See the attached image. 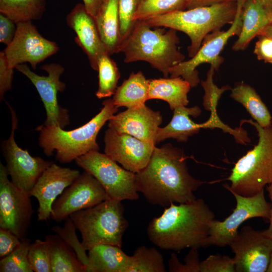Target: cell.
Masks as SVG:
<instances>
[{"label":"cell","instance_id":"37","mask_svg":"<svg viewBox=\"0 0 272 272\" xmlns=\"http://www.w3.org/2000/svg\"><path fill=\"white\" fill-rule=\"evenodd\" d=\"M215 71L214 67L210 65L206 80L200 82L201 85L205 91L203 106L205 109L210 112L217 111L218 101L222 94L225 91L231 89V87L228 85L219 88L214 84L213 76Z\"/></svg>","mask_w":272,"mask_h":272},{"label":"cell","instance_id":"40","mask_svg":"<svg viewBox=\"0 0 272 272\" xmlns=\"http://www.w3.org/2000/svg\"><path fill=\"white\" fill-rule=\"evenodd\" d=\"M14 69L8 62L4 51L0 52V97L3 99L6 92L12 87Z\"/></svg>","mask_w":272,"mask_h":272},{"label":"cell","instance_id":"9","mask_svg":"<svg viewBox=\"0 0 272 272\" xmlns=\"http://www.w3.org/2000/svg\"><path fill=\"white\" fill-rule=\"evenodd\" d=\"M245 0H237V11L234 21L226 31L221 30L211 32L204 38L196 53L190 59L184 60L169 70L171 78L181 77L187 81L191 88L195 87L200 81L196 68L202 63H208L218 71L224 61L220 55L221 51L229 39L240 34L242 28V11Z\"/></svg>","mask_w":272,"mask_h":272},{"label":"cell","instance_id":"43","mask_svg":"<svg viewBox=\"0 0 272 272\" xmlns=\"http://www.w3.org/2000/svg\"><path fill=\"white\" fill-rule=\"evenodd\" d=\"M17 31V24L5 15L0 14V42L6 46L13 40Z\"/></svg>","mask_w":272,"mask_h":272},{"label":"cell","instance_id":"41","mask_svg":"<svg viewBox=\"0 0 272 272\" xmlns=\"http://www.w3.org/2000/svg\"><path fill=\"white\" fill-rule=\"evenodd\" d=\"M22 240L11 230L0 227V257L3 258L13 252Z\"/></svg>","mask_w":272,"mask_h":272},{"label":"cell","instance_id":"45","mask_svg":"<svg viewBox=\"0 0 272 272\" xmlns=\"http://www.w3.org/2000/svg\"><path fill=\"white\" fill-rule=\"evenodd\" d=\"M87 11L95 17L97 14L103 0H83Z\"/></svg>","mask_w":272,"mask_h":272},{"label":"cell","instance_id":"21","mask_svg":"<svg viewBox=\"0 0 272 272\" xmlns=\"http://www.w3.org/2000/svg\"><path fill=\"white\" fill-rule=\"evenodd\" d=\"M272 23V11L256 0H245L242 11V28L232 46L234 51L245 49L250 41Z\"/></svg>","mask_w":272,"mask_h":272},{"label":"cell","instance_id":"25","mask_svg":"<svg viewBox=\"0 0 272 272\" xmlns=\"http://www.w3.org/2000/svg\"><path fill=\"white\" fill-rule=\"evenodd\" d=\"M149 100L165 101L171 110L188 104L187 94L191 87L181 77L149 79Z\"/></svg>","mask_w":272,"mask_h":272},{"label":"cell","instance_id":"4","mask_svg":"<svg viewBox=\"0 0 272 272\" xmlns=\"http://www.w3.org/2000/svg\"><path fill=\"white\" fill-rule=\"evenodd\" d=\"M102 105L97 115L77 128L65 130L57 126L43 124L38 126L36 130L39 131V145L45 155L50 157L55 150L56 160L61 163H66L88 152L98 151L99 147L96 142L98 133L118 110L110 98L104 100Z\"/></svg>","mask_w":272,"mask_h":272},{"label":"cell","instance_id":"39","mask_svg":"<svg viewBox=\"0 0 272 272\" xmlns=\"http://www.w3.org/2000/svg\"><path fill=\"white\" fill-rule=\"evenodd\" d=\"M200 272H236L233 258L213 254L200 262Z\"/></svg>","mask_w":272,"mask_h":272},{"label":"cell","instance_id":"17","mask_svg":"<svg viewBox=\"0 0 272 272\" xmlns=\"http://www.w3.org/2000/svg\"><path fill=\"white\" fill-rule=\"evenodd\" d=\"M104 152L125 169L137 173L149 162L155 145L108 128L105 132Z\"/></svg>","mask_w":272,"mask_h":272},{"label":"cell","instance_id":"24","mask_svg":"<svg viewBox=\"0 0 272 272\" xmlns=\"http://www.w3.org/2000/svg\"><path fill=\"white\" fill-rule=\"evenodd\" d=\"M94 19L108 53H118L120 43L118 0H103Z\"/></svg>","mask_w":272,"mask_h":272},{"label":"cell","instance_id":"49","mask_svg":"<svg viewBox=\"0 0 272 272\" xmlns=\"http://www.w3.org/2000/svg\"><path fill=\"white\" fill-rule=\"evenodd\" d=\"M266 272H272V251L271 252L269 262L267 269L266 270Z\"/></svg>","mask_w":272,"mask_h":272},{"label":"cell","instance_id":"36","mask_svg":"<svg viewBox=\"0 0 272 272\" xmlns=\"http://www.w3.org/2000/svg\"><path fill=\"white\" fill-rule=\"evenodd\" d=\"M28 258L33 271L51 272L48 243L45 239H37L31 244Z\"/></svg>","mask_w":272,"mask_h":272},{"label":"cell","instance_id":"48","mask_svg":"<svg viewBox=\"0 0 272 272\" xmlns=\"http://www.w3.org/2000/svg\"><path fill=\"white\" fill-rule=\"evenodd\" d=\"M261 35L272 38V23L265 28L259 34V35Z\"/></svg>","mask_w":272,"mask_h":272},{"label":"cell","instance_id":"1","mask_svg":"<svg viewBox=\"0 0 272 272\" xmlns=\"http://www.w3.org/2000/svg\"><path fill=\"white\" fill-rule=\"evenodd\" d=\"M183 150L168 143L155 147L149 162L136 173V185L151 205L167 207L196 199L194 194L205 182L188 172Z\"/></svg>","mask_w":272,"mask_h":272},{"label":"cell","instance_id":"15","mask_svg":"<svg viewBox=\"0 0 272 272\" xmlns=\"http://www.w3.org/2000/svg\"><path fill=\"white\" fill-rule=\"evenodd\" d=\"M107 198L99 182L84 171L53 202L50 218L60 222L73 213L95 206Z\"/></svg>","mask_w":272,"mask_h":272},{"label":"cell","instance_id":"12","mask_svg":"<svg viewBox=\"0 0 272 272\" xmlns=\"http://www.w3.org/2000/svg\"><path fill=\"white\" fill-rule=\"evenodd\" d=\"M12 117V128L9 138L2 145L6 168L11 181L19 188L29 192L44 170L53 163L39 157H33L27 150L19 147L15 139L18 120L13 107L7 103Z\"/></svg>","mask_w":272,"mask_h":272},{"label":"cell","instance_id":"32","mask_svg":"<svg viewBox=\"0 0 272 272\" xmlns=\"http://www.w3.org/2000/svg\"><path fill=\"white\" fill-rule=\"evenodd\" d=\"M187 0H141L134 21L145 20L171 12L185 10Z\"/></svg>","mask_w":272,"mask_h":272},{"label":"cell","instance_id":"19","mask_svg":"<svg viewBox=\"0 0 272 272\" xmlns=\"http://www.w3.org/2000/svg\"><path fill=\"white\" fill-rule=\"evenodd\" d=\"M162 122L160 112L145 105L127 108L113 115L108 120V127L155 146L158 130Z\"/></svg>","mask_w":272,"mask_h":272},{"label":"cell","instance_id":"31","mask_svg":"<svg viewBox=\"0 0 272 272\" xmlns=\"http://www.w3.org/2000/svg\"><path fill=\"white\" fill-rule=\"evenodd\" d=\"M166 267L161 253L154 247L139 246L133 254L126 272H165Z\"/></svg>","mask_w":272,"mask_h":272},{"label":"cell","instance_id":"7","mask_svg":"<svg viewBox=\"0 0 272 272\" xmlns=\"http://www.w3.org/2000/svg\"><path fill=\"white\" fill-rule=\"evenodd\" d=\"M69 217L80 232L81 243L86 251L99 244L121 247L128 222L121 201L108 198Z\"/></svg>","mask_w":272,"mask_h":272},{"label":"cell","instance_id":"27","mask_svg":"<svg viewBox=\"0 0 272 272\" xmlns=\"http://www.w3.org/2000/svg\"><path fill=\"white\" fill-rule=\"evenodd\" d=\"M51 272H86L73 249L58 235H47Z\"/></svg>","mask_w":272,"mask_h":272},{"label":"cell","instance_id":"47","mask_svg":"<svg viewBox=\"0 0 272 272\" xmlns=\"http://www.w3.org/2000/svg\"><path fill=\"white\" fill-rule=\"evenodd\" d=\"M266 9L272 11V0H256Z\"/></svg>","mask_w":272,"mask_h":272},{"label":"cell","instance_id":"29","mask_svg":"<svg viewBox=\"0 0 272 272\" xmlns=\"http://www.w3.org/2000/svg\"><path fill=\"white\" fill-rule=\"evenodd\" d=\"M46 0H0V13L16 24L41 19Z\"/></svg>","mask_w":272,"mask_h":272},{"label":"cell","instance_id":"35","mask_svg":"<svg viewBox=\"0 0 272 272\" xmlns=\"http://www.w3.org/2000/svg\"><path fill=\"white\" fill-rule=\"evenodd\" d=\"M141 0H118L120 45L132 31L135 22L134 15Z\"/></svg>","mask_w":272,"mask_h":272},{"label":"cell","instance_id":"46","mask_svg":"<svg viewBox=\"0 0 272 272\" xmlns=\"http://www.w3.org/2000/svg\"><path fill=\"white\" fill-rule=\"evenodd\" d=\"M266 190L268 191L271 201L270 216L269 218V225L268 227L266 230L262 231V232L264 235L272 240V182L267 185Z\"/></svg>","mask_w":272,"mask_h":272},{"label":"cell","instance_id":"30","mask_svg":"<svg viewBox=\"0 0 272 272\" xmlns=\"http://www.w3.org/2000/svg\"><path fill=\"white\" fill-rule=\"evenodd\" d=\"M110 55L105 53L100 57L98 61V88L96 96L99 99L114 95L120 77L117 65Z\"/></svg>","mask_w":272,"mask_h":272},{"label":"cell","instance_id":"18","mask_svg":"<svg viewBox=\"0 0 272 272\" xmlns=\"http://www.w3.org/2000/svg\"><path fill=\"white\" fill-rule=\"evenodd\" d=\"M80 175L79 171L62 167L52 163L43 172L29 192L38 202L37 219L47 221L50 219L52 205L64 189Z\"/></svg>","mask_w":272,"mask_h":272},{"label":"cell","instance_id":"34","mask_svg":"<svg viewBox=\"0 0 272 272\" xmlns=\"http://www.w3.org/2000/svg\"><path fill=\"white\" fill-rule=\"evenodd\" d=\"M76 227L70 217L65 220L63 227L54 226L52 231L58 235L75 251L78 258L85 266L88 263V256L86 250L80 242L76 234Z\"/></svg>","mask_w":272,"mask_h":272},{"label":"cell","instance_id":"20","mask_svg":"<svg viewBox=\"0 0 272 272\" xmlns=\"http://www.w3.org/2000/svg\"><path fill=\"white\" fill-rule=\"evenodd\" d=\"M67 25L76 34V42L87 55L91 67L97 71L100 57L108 53L101 39L94 17L84 4H77L66 17Z\"/></svg>","mask_w":272,"mask_h":272},{"label":"cell","instance_id":"3","mask_svg":"<svg viewBox=\"0 0 272 272\" xmlns=\"http://www.w3.org/2000/svg\"><path fill=\"white\" fill-rule=\"evenodd\" d=\"M156 28L143 21H136L129 36L121 43L119 52L124 54L125 63L144 61L168 78L170 69L185 60L178 48L176 30Z\"/></svg>","mask_w":272,"mask_h":272},{"label":"cell","instance_id":"11","mask_svg":"<svg viewBox=\"0 0 272 272\" xmlns=\"http://www.w3.org/2000/svg\"><path fill=\"white\" fill-rule=\"evenodd\" d=\"M0 163V227L8 229L21 240L27 238L34 211L31 196L9 179Z\"/></svg>","mask_w":272,"mask_h":272},{"label":"cell","instance_id":"2","mask_svg":"<svg viewBox=\"0 0 272 272\" xmlns=\"http://www.w3.org/2000/svg\"><path fill=\"white\" fill-rule=\"evenodd\" d=\"M215 215L202 198L165 208L163 213L149 223L151 242L162 249L180 251L203 247Z\"/></svg>","mask_w":272,"mask_h":272},{"label":"cell","instance_id":"33","mask_svg":"<svg viewBox=\"0 0 272 272\" xmlns=\"http://www.w3.org/2000/svg\"><path fill=\"white\" fill-rule=\"evenodd\" d=\"M31 244V240L26 238L22 240L20 244L13 252L1 258L0 271L33 272L28 258Z\"/></svg>","mask_w":272,"mask_h":272},{"label":"cell","instance_id":"5","mask_svg":"<svg viewBox=\"0 0 272 272\" xmlns=\"http://www.w3.org/2000/svg\"><path fill=\"white\" fill-rule=\"evenodd\" d=\"M237 8L236 1L227 2L175 11L141 21L153 27L171 28L185 33L190 40L187 51L191 58L198 51L208 34L233 23Z\"/></svg>","mask_w":272,"mask_h":272},{"label":"cell","instance_id":"38","mask_svg":"<svg viewBox=\"0 0 272 272\" xmlns=\"http://www.w3.org/2000/svg\"><path fill=\"white\" fill-rule=\"evenodd\" d=\"M197 249L191 248L184 258V264L179 261L175 253H172L168 261L169 271L200 272V261Z\"/></svg>","mask_w":272,"mask_h":272},{"label":"cell","instance_id":"42","mask_svg":"<svg viewBox=\"0 0 272 272\" xmlns=\"http://www.w3.org/2000/svg\"><path fill=\"white\" fill-rule=\"evenodd\" d=\"M258 37L254 53L258 60L272 63V38L262 35Z\"/></svg>","mask_w":272,"mask_h":272},{"label":"cell","instance_id":"22","mask_svg":"<svg viewBox=\"0 0 272 272\" xmlns=\"http://www.w3.org/2000/svg\"><path fill=\"white\" fill-rule=\"evenodd\" d=\"M173 110L171 121L165 127L159 128L157 143L169 138L174 139L180 142H186L189 137L198 133L201 128H210V124L208 120L202 123H196L189 118L190 116L196 117L200 115L201 110L198 106L189 108L180 106Z\"/></svg>","mask_w":272,"mask_h":272},{"label":"cell","instance_id":"14","mask_svg":"<svg viewBox=\"0 0 272 272\" xmlns=\"http://www.w3.org/2000/svg\"><path fill=\"white\" fill-rule=\"evenodd\" d=\"M58 50L55 42L43 37L32 22L28 21L17 23L15 35L4 51L11 67L28 62L35 70L38 64Z\"/></svg>","mask_w":272,"mask_h":272},{"label":"cell","instance_id":"13","mask_svg":"<svg viewBox=\"0 0 272 272\" xmlns=\"http://www.w3.org/2000/svg\"><path fill=\"white\" fill-rule=\"evenodd\" d=\"M15 69L30 80L40 95L46 114L43 124L64 128L70 123L69 115L67 110L59 105L57 98V93L65 89V84L60 80L64 71L63 67L56 63L43 65L41 69L47 73L46 76L36 74L25 63L18 65Z\"/></svg>","mask_w":272,"mask_h":272},{"label":"cell","instance_id":"44","mask_svg":"<svg viewBox=\"0 0 272 272\" xmlns=\"http://www.w3.org/2000/svg\"><path fill=\"white\" fill-rule=\"evenodd\" d=\"M237 0H187L185 10L198 7H210L222 3L236 2Z\"/></svg>","mask_w":272,"mask_h":272},{"label":"cell","instance_id":"26","mask_svg":"<svg viewBox=\"0 0 272 272\" xmlns=\"http://www.w3.org/2000/svg\"><path fill=\"white\" fill-rule=\"evenodd\" d=\"M149 82L141 71L131 73L121 85L117 87L112 98L114 105L127 108L145 105L149 99Z\"/></svg>","mask_w":272,"mask_h":272},{"label":"cell","instance_id":"8","mask_svg":"<svg viewBox=\"0 0 272 272\" xmlns=\"http://www.w3.org/2000/svg\"><path fill=\"white\" fill-rule=\"evenodd\" d=\"M75 161L99 182L109 198L121 201L139 198L136 173L121 168L106 154L91 151L78 157Z\"/></svg>","mask_w":272,"mask_h":272},{"label":"cell","instance_id":"10","mask_svg":"<svg viewBox=\"0 0 272 272\" xmlns=\"http://www.w3.org/2000/svg\"><path fill=\"white\" fill-rule=\"evenodd\" d=\"M229 191L236 199V208L224 221L214 220L212 222L203 247L229 246L237 235L239 226L247 219L260 217L269 220L270 204L265 198L264 190L251 196Z\"/></svg>","mask_w":272,"mask_h":272},{"label":"cell","instance_id":"16","mask_svg":"<svg viewBox=\"0 0 272 272\" xmlns=\"http://www.w3.org/2000/svg\"><path fill=\"white\" fill-rule=\"evenodd\" d=\"M234 253L236 272H265L272 251V240L250 226L242 228L229 245Z\"/></svg>","mask_w":272,"mask_h":272},{"label":"cell","instance_id":"28","mask_svg":"<svg viewBox=\"0 0 272 272\" xmlns=\"http://www.w3.org/2000/svg\"><path fill=\"white\" fill-rule=\"evenodd\" d=\"M230 97L241 104L256 122L262 127L272 123V118L267 107L255 89L243 82L237 83L232 89Z\"/></svg>","mask_w":272,"mask_h":272},{"label":"cell","instance_id":"23","mask_svg":"<svg viewBox=\"0 0 272 272\" xmlns=\"http://www.w3.org/2000/svg\"><path fill=\"white\" fill-rule=\"evenodd\" d=\"M87 272H126L130 256L120 247L99 244L88 250Z\"/></svg>","mask_w":272,"mask_h":272},{"label":"cell","instance_id":"6","mask_svg":"<svg viewBox=\"0 0 272 272\" xmlns=\"http://www.w3.org/2000/svg\"><path fill=\"white\" fill-rule=\"evenodd\" d=\"M243 121L255 127L258 141L235 164L227 178L231 185L224 184L223 186L229 191L251 196L272 182V123L262 127L251 119Z\"/></svg>","mask_w":272,"mask_h":272}]
</instances>
